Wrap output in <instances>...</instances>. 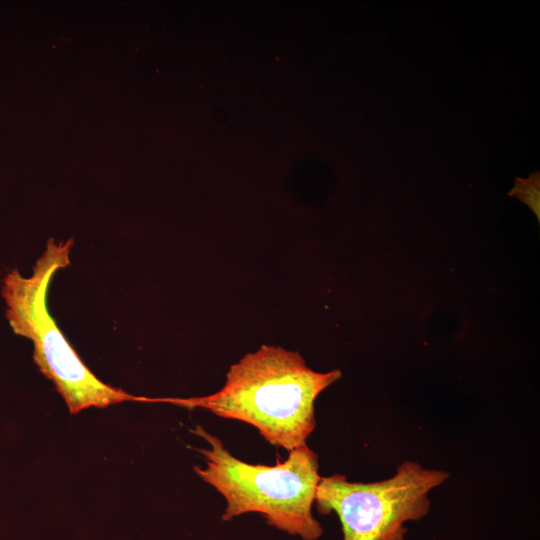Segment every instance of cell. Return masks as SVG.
Returning <instances> with one entry per match:
<instances>
[{
  "label": "cell",
  "instance_id": "cell-1",
  "mask_svg": "<svg viewBox=\"0 0 540 540\" xmlns=\"http://www.w3.org/2000/svg\"><path fill=\"white\" fill-rule=\"evenodd\" d=\"M341 376L339 369L312 370L296 351L263 345L233 364L224 386L213 394L150 401L204 408L219 417L243 421L256 427L269 444L291 451L306 445L316 426V398Z\"/></svg>",
  "mask_w": 540,
  "mask_h": 540
},
{
  "label": "cell",
  "instance_id": "cell-2",
  "mask_svg": "<svg viewBox=\"0 0 540 540\" xmlns=\"http://www.w3.org/2000/svg\"><path fill=\"white\" fill-rule=\"evenodd\" d=\"M191 432L209 445L198 449L206 468L195 466L194 470L224 496L223 520L256 512L269 525L304 540H316L322 535V526L312 514L321 479L318 456L307 445L289 451L287 460H277L274 466L254 465L234 457L220 439L202 426L196 425Z\"/></svg>",
  "mask_w": 540,
  "mask_h": 540
},
{
  "label": "cell",
  "instance_id": "cell-3",
  "mask_svg": "<svg viewBox=\"0 0 540 540\" xmlns=\"http://www.w3.org/2000/svg\"><path fill=\"white\" fill-rule=\"evenodd\" d=\"M73 239L47 242L33 275L25 278L17 270L4 279L3 296L7 318L15 333L33 341L34 360L55 384L69 411L103 408L128 400H140L100 381L84 364L48 312L47 293L54 274L70 264Z\"/></svg>",
  "mask_w": 540,
  "mask_h": 540
},
{
  "label": "cell",
  "instance_id": "cell-4",
  "mask_svg": "<svg viewBox=\"0 0 540 540\" xmlns=\"http://www.w3.org/2000/svg\"><path fill=\"white\" fill-rule=\"evenodd\" d=\"M449 473L404 461L385 480L349 482L342 474L321 477L315 503L321 514L335 512L343 540H404L405 523L424 518L430 510L431 490Z\"/></svg>",
  "mask_w": 540,
  "mask_h": 540
},
{
  "label": "cell",
  "instance_id": "cell-5",
  "mask_svg": "<svg viewBox=\"0 0 540 540\" xmlns=\"http://www.w3.org/2000/svg\"><path fill=\"white\" fill-rule=\"evenodd\" d=\"M509 195L525 203L540 221V180L539 173H533L527 179L516 178L514 188Z\"/></svg>",
  "mask_w": 540,
  "mask_h": 540
}]
</instances>
